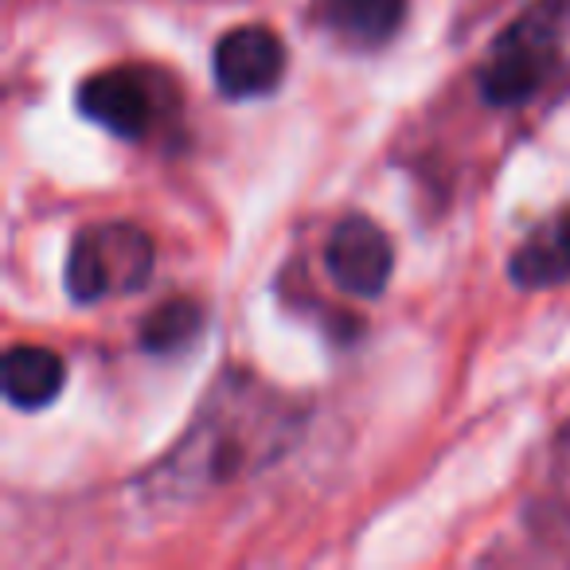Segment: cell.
Returning <instances> with one entry per match:
<instances>
[{
    "instance_id": "cell-6",
    "label": "cell",
    "mask_w": 570,
    "mask_h": 570,
    "mask_svg": "<svg viewBox=\"0 0 570 570\" xmlns=\"http://www.w3.org/2000/svg\"><path fill=\"white\" fill-rule=\"evenodd\" d=\"M212 75L227 98H266L285 75V43L266 24L230 28L212 51Z\"/></svg>"
},
{
    "instance_id": "cell-2",
    "label": "cell",
    "mask_w": 570,
    "mask_h": 570,
    "mask_svg": "<svg viewBox=\"0 0 570 570\" xmlns=\"http://www.w3.org/2000/svg\"><path fill=\"white\" fill-rule=\"evenodd\" d=\"M153 238L134 223H98L82 227L67 254V294L79 305L137 294L153 274Z\"/></svg>"
},
{
    "instance_id": "cell-9",
    "label": "cell",
    "mask_w": 570,
    "mask_h": 570,
    "mask_svg": "<svg viewBox=\"0 0 570 570\" xmlns=\"http://www.w3.org/2000/svg\"><path fill=\"white\" fill-rule=\"evenodd\" d=\"M0 380H4V399L20 411H43L59 399L67 380L63 360L51 348L40 344H17V348L4 352V364H0Z\"/></svg>"
},
{
    "instance_id": "cell-10",
    "label": "cell",
    "mask_w": 570,
    "mask_h": 570,
    "mask_svg": "<svg viewBox=\"0 0 570 570\" xmlns=\"http://www.w3.org/2000/svg\"><path fill=\"white\" fill-rule=\"evenodd\" d=\"M199 325H204V309H199L196 302L176 297V302L160 305L157 313H149V321L141 325V344H145V352L168 356V352L184 348V344L199 333Z\"/></svg>"
},
{
    "instance_id": "cell-7",
    "label": "cell",
    "mask_w": 570,
    "mask_h": 570,
    "mask_svg": "<svg viewBox=\"0 0 570 570\" xmlns=\"http://www.w3.org/2000/svg\"><path fill=\"white\" fill-rule=\"evenodd\" d=\"M313 17L341 43L372 51L399 32L406 17V0H313Z\"/></svg>"
},
{
    "instance_id": "cell-1",
    "label": "cell",
    "mask_w": 570,
    "mask_h": 570,
    "mask_svg": "<svg viewBox=\"0 0 570 570\" xmlns=\"http://www.w3.org/2000/svg\"><path fill=\"white\" fill-rule=\"evenodd\" d=\"M302 426V411L269 391L258 375L227 367L215 375L184 438L145 473L153 504L199 500L219 484L269 465Z\"/></svg>"
},
{
    "instance_id": "cell-8",
    "label": "cell",
    "mask_w": 570,
    "mask_h": 570,
    "mask_svg": "<svg viewBox=\"0 0 570 570\" xmlns=\"http://www.w3.org/2000/svg\"><path fill=\"white\" fill-rule=\"evenodd\" d=\"M512 282L520 289H551L570 282V207L539 223L512 254Z\"/></svg>"
},
{
    "instance_id": "cell-3",
    "label": "cell",
    "mask_w": 570,
    "mask_h": 570,
    "mask_svg": "<svg viewBox=\"0 0 570 570\" xmlns=\"http://www.w3.org/2000/svg\"><path fill=\"white\" fill-rule=\"evenodd\" d=\"M567 24L551 0H539L515 24L500 32L481 67V95L492 106H520L551 79L559 63V28Z\"/></svg>"
},
{
    "instance_id": "cell-4",
    "label": "cell",
    "mask_w": 570,
    "mask_h": 570,
    "mask_svg": "<svg viewBox=\"0 0 570 570\" xmlns=\"http://www.w3.org/2000/svg\"><path fill=\"white\" fill-rule=\"evenodd\" d=\"M153 75L137 71V67H110L102 75H90L79 87V110L106 134L126 137V141H141L160 118V95Z\"/></svg>"
},
{
    "instance_id": "cell-5",
    "label": "cell",
    "mask_w": 570,
    "mask_h": 570,
    "mask_svg": "<svg viewBox=\"0 0 570 570\" xmlns=\"http://www.w3.org/2000/svg\"><path fill=\"white\" fill-rule=\"evenodd\" d=\"M325 266L336 289L352 297H380L395 274V246L367 215H344L325 246Z\"/></svg>"
}]
</instances>
